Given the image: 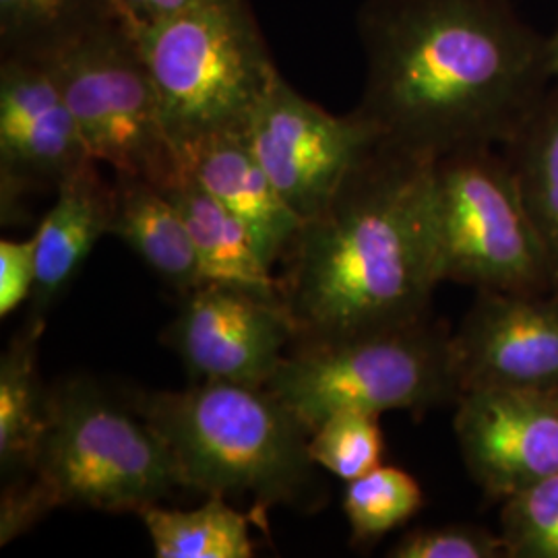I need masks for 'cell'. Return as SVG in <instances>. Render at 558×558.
Listing matches in <instances>:
<instances>
[{"label": "cell", "instance_id": "cell-19", "mask_svg": "<svg viewBox=\"0 0 558 558\" xmlns=\"http://www.w3.org/2000/svg\"><path fill=\"white\" fill-rule=\"evenodd\" d=\"M538 230L558 290V83H553L513 140L500 147Z\"/></svg>", "mask_w": 558, "mask_h": 558}, {"label": "cell", "instance_id": "cell-11", "mask_svg": "<svg viewBox=\"0 0 558 558\" xmlns=\"http://www.w3.org/2000/svg\"><path fill=\"white\" fill-rule=\"evenodd\" d=\"M296 339L279 296L203 281L180 296L163 341L199 380L265 387Z\"/></svg>", "mask_w": 558, "mask_h": 558}, {"label": "cell", "instance_id": "cell-23", "mask_svg": "<svg viewBox=\"0 0 558 558\" xmlns=\"http://www.w3.org/2000/svg\"><path fill=\"white\" fill-rule=\"evenodd\" d=\"M308 453L320 470L350 482L383 463L385 440L379 416L338 412L320 422L308 437Z\"/></svg>", "mask_w": 558, "mask_h": 558}, {"label": "cell", "instance_id": "cell-24", "mask_svg": "<svg viewBox=\"0 0 558 558\" xmlns=\"http://www.w3.org/2000/svg\"><path fill=\"white\" fill-rule=\"evenodd\" d=\"M499 534L507 558H558V474L502 500Z\"/></svg>", "mask_w": 558, "mask_h": 558}, {"label": "cell", "instance_id": "cell-1", "mask_svg": "<svg viewBox=\"0 0 558 558\" xmlns=\"http://www.w3.org/2000/svg\"><path fill=\"white\" fill-rule=\"evenodd\" d=\"M356 108L383 143L440 158L502 147L555 83L548 38L513 0H364Z\"/></svg>", "mask_w": 558, "mask_h": 558}, {"label": "cell", "instance_id": "cell-4", "mask_svg": "<svg viewBox=\"0 0 558 558\" xmlns=\"http://www.w3.org/2000/svg\"><path fill=\"white\" fill-rule=\"evenodd\" d=\"M129 403L168 442L184 488L274 505L320 502L311 433L267 387L199 380L182 391H131Z\"/></svg>", "mask_w": 558, "mask_h": 558}, {"label": "cell", "instance_id": "cell-10", "mask_svg": "<svg viewBox=\"0 0 558 558\" xmlns=\"http://www.w3.org/2000/svg\"><path fill=\"white\" fill-rule=\"evenodd\" d=\"M94 160L48 60L2 54L0 62V218L15 223L23 201L59 189Z\"/></svg>", "mask_w": 558, "mask_h": 558}, {"label": "cell", "instance_id": "cell-26", "mask_svg": "<svg viewBox=\"0 0 558 558\" xmlns=\"http://www.w3.org/2000/svg\"><path fill=\"white\" fill-rule=\"evenodd\" d=\"M36 234L23 240H0V317L13 315L32 300L38 276Z\"/></svg>", "mask_w": 558, "mask_h": 558}, {"label": "cell", "instance_id": "cell-16", "mask_svg": "<svg viewBox=\"0 0 558 558\" xmlns=\"http://www.w3.org/2000/svg\"><path fill=\"white\" fill-rule=\"evenodd\" d=\"M112 236L122 240L180 296L203 283L199 259L179 207L160 186L114 177Z\"/></svg>", "mask_w": 558, "mask_h": 558}, {"label": "cell", "instance_id": "cell-27", "mask_svg": "<svg viewBox=\"0 0 558 558\" xmlns=\"http://www.w3.org/2000/svg\"><path fill=\"white\" fill-rule=\"evenodd\" d=\"M209 0H117L120 13L133 25H145L174 17Z\"/></svg>", "mask_w": 558, "mask_h": 558}, {"label": "cell", "instance_id": "cell-8", "mask_svg": "<svg viewBox=\"0 0 558 558\" xmlns=\"http://www.w3.org/2000/svg\"><path fill=\"white\" fill-rule=\"evenodd\" d=\"M433 220L440 283L513 294L555 290L546 248L499 147L435 160Z\"/></svg>", "mask_w": 558, "mask_h": 558}, {"label": "cell", "instance_id": "cell-3", "mask_svg": "<svg viewBox=\"0 0 558 558\" xmlns=\"http://www.w3.org/2000/svg\"><path fill=\"white\" fill-rule=\"evenodd\" d=\"M182 486L160 433L126 398L73 377L50 389V418L32 474L4 484L0 544L59 507L140 513Z\"/></svg>", "mask_w": 558, "mask_h": 558}, {"label": "cell", "instance_id": "cell-22", "mask_svg": "<svg viewBox=\"0 0 558 558\" xmlns=\"http://www.w3.org/2000/svg\"><path fill=\"white\" fill-rule=\"evenodd\" d=\"M424 505L418 480L396 465H377L368 474L345 482L343 513L354 544H371L401 527Z\"/></svg>", "mask_w": 558, "mask_h": 558}, {"label": "cell", "instance_id": "cell-14", "mask_svg": "<svg viewBox=\"0 0 558 558\" xmlns=\"http://www.w3.org/2000/svg\"><path fill=\"white\" fill-rule=\"evenodd\" d=\"M184 170L246 228L271 269L278 267L302 218L279 195L248 143L236 133L216 135L180 149Z\"/></svg>", "mask_w": 558, "mask_h": 558}, {"label": "cell", "instance_id": "cell-21", "mask_svg": "<svg viewBox=\"0 0 558 558\" xmlns=\"http://www.w3.org/2000/svg\"><path fill=\"white\" fill-rule=\"evenodd\" d=\"M114 15L117 0H0V54L46 57Z\"/></svg>", "mask_w": 558, "mask_h": 558}, {"label": "cell", "instance_id": "cell-13", "mask_svg": "<svg viewBox=\"0 0 558 558\" xmlns=\"http://www.w3.org/2000/svg\"><path fill=\"white\" fill-rule=\"evenodd\" d=\"M459 389H558V290L478 292L451 333Z\"/></svg>", "mask_w": 558, "mask_h": 558}, {"label": "cell", "instance_id": "cell-2", "mask_svg": "<svg viewBox=\"0 0 558 558\" xmlns=\"http://www.w3.org/2000/svg\"><path fill=\"white\" fill-rule=\"evenodd\" d=\"M435 158L379 143L279 260L294 343L379 333L430 317L440 286Z\"/></svg>", "mask_w": 558, "mask_h": 558}, {"label": "cell", "instance_id": "cell-17", "mask_svg": "<svg viewBox=\"0 0 558 558\" xmlns=\"http://www.w3.org/2000/svg\"><path fill=\"white\" fill-rule=\"evenodd\" d=\"M44 317L29 315L0 359V472L4 484L27 478L50 418V389L38 356Z\"/></svg>", "mask_w": 558, "mask_h": 558}, {"label": "cell", "instance_id": "cell-9", "mask_svg": "<svg viewBox=\"0 0 558 558\" xmlns=\"http://www.w3.org/2000/svg\"><path fill=\"white\" fill-rule=\"evenodd\" d=\"M242 137L279 195L302 220L317 216L377 143V131L350 112L336 117L279 75Z\"/></svg>", "mask_w": 558, "mask_h": 558}, {"label": "cell", "instance_id": "cell-18", "mask_svg": "<svg viewBox=\"0 0 558 558\" xmlns=\"http://www.w3.org/2000/svg\"><path fill=\"white\" fill-rule=\"evenodd\" d=\"M161 191L179 207L189 228L203 281L279 296L278 276L260 259L246 228L186 170Z\"/></svg>", "mask_w": 558, "mask_h": 558}, {"label": "cell", "instance_id": "cell-7", "mask_svg": "<svg viewBox=\"0 0 558 558\" xmlns=\"http://www.w3.org/2000/svg\"><path fill=\"white\" fill-rule=\"evenodd\" d=\"M44 59L100 166L160 189L184 174L133 25L122 13L87 27Z\"/></svg>", "mask_w": 558, "mask_h": 558}, {"label": "cell", "instance_id": "cell-20", "mask_svg": "<svg viewBox=\"0 0 558 558\" xmlns=\"http://www.w3.org/2000/svg\"><path fill=\"white\" fill-rule=\"evenodd\" d=\"M141 521L158 558H251V513H242L228 499L209 495L189 511L149 505L141 509Z\"/></svg>", "mask_w": 558, "mask_h": 558}, {"label": "cell", "instance_id": "cell-6", "mask_svg": "<svg viewBox=\"0 0 558 558\" xmlns=\"http://www.w3.org/2000/svg\"><path fill=\"white\" fill-rule=\"evenodd\" d=\"M265 387L308 433L338 412L422 414L461 396L451 333L430 317L356 338L292 343Z\"/></svg>", "mask_w": 558, "mask_h": 558}, {"label": "cell", "instance_id": "cell-5", "mask_svg": "<svg viewBox=\"0 0 558 558\" xmlns=\"http://www.w3.org/2000/svg\"><path fill=\"white\" fill-rule=\"evenodd\" d=\"M133 32L179 154L207 137L242 135L279 77L246 0H209Z\"/></svg>", "mask_w": 558, "mask_h": 558}, {"label": "cell", "instance_id": "cell-15", "mask_svg": "<svg viewBox=\"0 0 558 558\" xmlns=\"http://www.w3.org/2000/svg\"><path fill=\"white\" fill-rule=\"evenodd\" d=\"M114 182H106L96 160L85 161L57 189V201L36 230L38 276L32 315L64 294L98 240L112 232Z\"/></svg>", "mask_w": 558, "mask_h": 558}, {"label": "cell", "instance_id": "cell-28", "mask_svg": "<svg viewBox=\"0 0 558 558\" xmlns=\"http://www.w3.org/2000/svg\"><path fill=\"white\" fill-rule=\"evenodd\" d=\"M548 38V57H550V71H553V80L558 83V17L555 27L550 34H546Z\"/></svg>", "mask_w": 558, "mask_h": 558}, {"label": "cell", "instance_id": "cell-25", "mask_svg": "<svg viewBox=\"0 0 558 558\" xmlns=\"http://www.w3.org/2000/svg\"><path fill=\"white\" fill-rule=\"evenodd\" d=\"M391 558H505L500 534L480 525L453 523L405 532L387 553Z\"/></svg>", "mask_w": 558, "mask_h": 558}, {"label": "cell", "instance_id": "cell-12", "mask_svg": "<svg viewBox=\"0 0 558 558\" xmlns=\"http://www.w3.org/2000/svg\"><path fill=\"white\" fill-rule=\"evenodd\" d=\"M456 405L459 453L488 499L558 474V389H476Z\"/></svg>", "mask_w": 558, "mask_h": 558}]
</instances>
